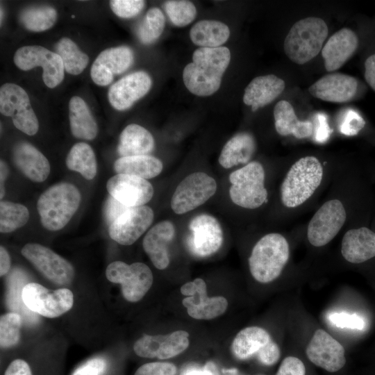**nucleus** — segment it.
I'll return each instance as SVG.
<instances>
[{
	"instance_id": "obj_1",
	"label": "nucleus",
	"mask_w": 375,
	"mask_h": 375,
	"mask_svg": "<svg viewBox=\"0 0 375 375\" xmlns=\"http://www.w3.org/2000/svg\"><path fill=\"white\" fill-rule=\"evenodd\" d=\"M230 60L231 52L226 47L196 49L192 62L188 64L183 72L185 87L197 96L212 95L219 90Z\"/></svg>"
},
{
	"instance_id": "obj_2",
	"label": "nucleus",
	"mask_w": 375,
	"mask_h": 375,
	"mask_svg": "<svg viewBox=\"0 0 375 375\" xmlns=\"http://www.w3.org/2000/svg\"><path fill=\"white\" fill-rule=\"evenodd\" d=\"M325 169L320 160L314 156L301 157L287 170L280 185L282 206L295 210L308 203L320 188Z\"/></svg>"
},
{
	"instance_id": "obj_3",
	"label": "nucleus",
	"mask_w": 375,
	"mask_h": 375,
	"mask_svg": "<svg viewBox=\"0 0 375 375\" xmlns=\"http://www.w3.org/2000/svg\"><path fill=\"white\" fill-rule=\"evenodd\" d=\"M290 258V245L284 235L269 233L260 238L249 258V271L259 283H268L282 273Z\"/></svg>"
},
{
	"instance_id": "obj_4",
	"label": "nucleus",
	"mask_w": 375,
	"mask_h": 375,
	"mask_svg": "<svg viewBox=\"0 0 375 375\" xmlns=\"http://www.w3.org/2000/svg\"><path fill=\"white\" fill-rule=\"evenodd\" d=\"M81 200L78 188L69 183H59L39 197L37 210L43 227L51 231L62 228L76 212Z\"/></svg>"
},
{
	"instance_id": "obj_5",
	"label": "nucleus",
	"mask_w": 375,
	"mask_h": 375,
	"mask_svg": "<svg viewBox=\"0 0 375 375\" xmlns=\"http://www.w3.org/2000/svg\"><path fill=\"white\" fill-rule=\"evenodd\" d=\"M328 35V26L321 18L310 17L295 22L284 41L286 56L292 62L303 65L322 49Z\"/></svg>"
},
{
	"instance_id": "obj_6",
	"label": "nucleus",
	"mask_w": 375,
	"mask_h": 375,
	"mask_svg": "<svg viewBox=\"0 0 375 375\" xmlns=\"http://www.w3.org/2000/svg\"><path fill=\"white\" fill-rule=\"evenodd\" d=\"M265 171L258 161H251L229 176V196L233 203L245 209H256L267 201Z\"/></svg>"
},
{
	"instance_id": "obj_7",
	"label": "nucleus",
	"mask_w": 375,
	"mask_h": 375,
	"mask_svg": "<svg viewBox=\"0 0 375 375\" xmlns=\"http://www.w3.org/2000/svg\"><path fill=\"white\" fill-rule=\"evenodd\" d=\"M344 203L338 198L326 200L314 213L306 230L309 243L315 247L328 244L338 234L347 221Z\"/></svg>"
},
{
	"instance_id": "obj_8",
	"label": "nucleus",
	"mask_w": 375,
	"mask_h": 375,
	"mask_svg": "<svg viewBox=\"0 0 375 375\" xmlns=\"http://www.w3.org/2000/svg\"><path fill=\"white\" fill-rule=\"evenodd\" d=\"M231 351L240 360L256 356L267 366L274 365L281 356L278 344L265 329L259 326H249L239 331L232 342Z\"/></svg>"
},
{
	"instance_id": "obj_9",
	"label": "nucleus",
	"mask_w": 375,
	"mask_h": 375,
	"mask_svg": "<svg viewBox=\"0 0 375 375\" xmlns=\"http://www.w3.org/2000/svg\"><path fill=\"white\" fill-rule=\"evenodd\" d=\"M106 274L108 281L121 285L124 299L130 302L142 299L153 280L151 270L142 262L128 265L122 261H114L108 265Z\"/></svg>"
},
{
	"instance_id": "obj_10",
	"label": "nucleus",
	"mask_w": 375,
	"mask_h": 375,
	"mask_svg": "<svg viewBox=\"0 0 375 375\" xmlns=\"http://www.w3.org/2000/svg\"><path fill=\"white\" fill-rule=\"evenodd\" d=\"M216 190L217 183L212 177L202 172L191 173L177 185L171 208L176 214H184L203 205Z\"/></svg>"
},
{
	"instance_id": "obj_11",
	"label": "nucleus",
	"mask_w": 375,
	"mask_h": 375,
	"mask_svg": "<svg viewBox=\"0 0 375 375\" xmlns=\"http://www.w3.org/2000/svg\"><path fill=\"white\" fill-rule=\"evenodd\" d=\"M0 112L10 117L14 126L28 135H35L39 128L38 118L26 92L19 85L6 83L0 88Z\"/></svg>"
},
{
	"instance_id": "obj_12",
	"label": "nucleus",
	"mask_w": 375,
	"mask_h": 375,
	"mask_svg": "<svg viewBox=\"0 0 375 375\" xmlns=\"http://www.w3.org/2000/svg\"><path fill=\"white\" fill-rule=\"evenodd\" d=\"M22 298L31 311L49 318L67 312L74 303L73 293L69 289L49 290L37 283H28L24 286Z\"/></svg>"
},
{
	"instance_id": "obj_13",
	"label": "nucleus",
	"mask_w": 375,
	"mask_h": 375,
	"mask_svg": "<svg viewBox=\"0 0 375 375\" xmlns=\"http://www.w3.org/2000/svg\"><path fill=\"white\" fill-rule=\"evenodd\" d=\"M15 65L27 71L35 67L43 69L42 79L49 88H54L63 80L64 65L56 53L41 46H24L19 48L13 58Z\"/></svg>"
},
{
	"instance_id": "obj_14",
	"label": "nucleus",
	"mask_w": 375,
	"mask_h": 375,
	"mask_svg": "<svg viewBox=\"0 0 375 375\" xmlns=\"http://www.w3.org/2000/svg\"><path fill=\"white\" fill-rule=\"evenodd\" d=\"M186 244L188 251L198 258L216 253L223 242V231L218 220L208 214L194 217L188 225Z\"/></svg>"
},
{
	"instance_id": "obj_15",
	"label": "nucleus",
	"mask_w": 375,
	"mask_h": 375,
	"mask_svg": "<svg viewBox=\"0 0 375 375\" xmlns=\"http://www.w3.org/2000/svg\"><path fill=\"white\" fill-rule=\"evenodd\" d=\"M21 253L45 277L58 285L69 284L74 277L72 265L50 249L36 243L24 246Z\"/></svg>"
},
{
	"instance_id": "obj_16",
	"label": "nucleus",
	"mask_w": 375,
	"mask_h": 375,
	"mask_svg": "<svg viewBox=\"0 0 375 375\" xmlns=\"http://www.w3.org/2000/svg\"><path fill=\"white\" fill-rule=\"evenodd\" d=\"M181 292L187 296L182 301L188 314L196 319H211L225 312L228 307L226 299L222 296L208 297L205 281L200 278L188 282L181 288Z\"/></svg>"
},
{
	"instance_id": "obj_17",
	"label": "nucleus",
	"mask_w": 375,
	"mask_h": 375,
	"mask_svg": "<svg viewBox=\"0 0 375 375\" xmlns=\"http://www.w3.org/2000/svg\"><path fill=\"white\" fill-rule=\"evenodd\" d=\"M154 218L147 206L129 207L109 226L110 237L122 245L133 244L147 230Z\"/></svg>"
},
{
	"instance_id": "obj_18",
	"label": "nucleus",
	"mask_w": 375,
	"mask_h": 375,
	"mask_svg": "<svg viewBox=\"0 0 375 375\" xmlns=\"http://www.w3.org/2000/svg\"><path fill=\"white\" fill-rule=\"evenodd\" d=\"M189 344V333L180 330L167 335H144L135 342L133 350L140 357L165 360L181 353Z\"/></svg>"
},
{
	"instance_id": "obj_19",
	"label": "nucleus",
	"mask_w": 375,
	"mask_h": 375,
	"mask_svg": "<svg viewBox=\"0 0 375 375\" xmlns=\"http://www.w3.org/2000/svg\"><path fill=\"white\" fill-rule=\"evenodd\" d=\"M306 353L310 362L329 372L339 371L346 362L343 346L322 328L314 333Z\"/></svg>"
},
{
	"instance_id": "obj_20",
	"label": "nucleus",
	"mask_w": 375,
	"mask_h": 375,
	"mask_svg": "<svg viewBox=\"0 0 375 375\" xmlns=\"http://www.w3.org/2000/svg\"><path fill=\"white\" fill-rule=\"evenodd\" d=\"M106 188L110 196L128 207L144 206L154 192L147 180L126 174H117L109 178Z\"/></svg>"
},
{
	"instance_id": "obj_21",
	"label": "nucleus",
	"mask_w": 375,
	"mask_h": 375,
	"mask_svg": "<svg viewBox=\"0 0 375 375\" xmlns=\"http://www.w3.org/2000/svg\"><path fill=\"white\" fill-rule=\"evenodd\" d=\"M133 52L126 46L106 49L94 61L90 76L97 85L106 86L113 79V76L126 71L133 64Z\"/></svg>"
},
{
	"instance_id": "obj_22",
	"label": "nucleus",
	"mask_w": 375,
	"mask_h": 375,
	"mask_svg": "<svg viewBox=\"0 0 375 375\" xmlns=\"http://www.w3.org/2000/svg\"><path fill=\"white\" fill-rule=\"evenodd\" d=\"M151 84V78L145 72L129 74L110 86L108 92L109 102L117 110H126L149 92Z\"/></svg>"
},
{
	"instance_id": "obj_23",
	"label": "nucleus",
	"mask_w": 375,
	"mask_h": 375,
	"mask_svg": "<svg viewBox=\"0 0 375 375\" xmlns=\"http://www.w3.org/2000/svg\"><path fill=\"white\" fill-rule=\"evenodd\" d=\"M358 90L357 80L342 73L326 74L312 84L308 91L314 97L332 103L351 101Z\"/></svg>"
},
{
	"instance_id": "obj_24",
	"label": "nucleus",
	"mask_w": 375,
	"mask_h": 375,
	"mask_svg": "<svg viewBox=\"0 0 375 375\" xmlns=\"http://www.w3.org/2000/svg\"><path fill=\"white\" fill-rule=\"evenodd\" d=\"M358 46V36L350 28H343L331 35L322 49L327 72L340 69L355 53Z\"/></svg>"
},
{
	"instance_id": "obj_25",
	"label": "nucleus",
	"mask_w": 375,
	"mask_h": 375,
	"mask_svg": "<svg viewBox=\"0 0 375 375\" xmlns=\"http://www.w3.org/2000/svg\"><path fill=\"white\" fill-rule=\"evenodd\" d=\"M175 235L174 224L164 220L153 226L143 239L142 247L153 265L165 269L169 264L168 246Z\"/></svg>"
},
{
	"instance_id": "obj_26",
	"label": "nucleus",
	"mask_w": 375,
	"mask_h": 375,
	"mask_svg": "<svg viewBox=\"0 0 375 375\" xmlns=\"http://www.w3.org/2000/svg\"><path fill=\"white\" fill-rule=\"evenodd\" d=\"M341 253L349 262L360 264L375 257V232L362 226L348 230L341 242Z\"/></svg>"
},
{
	"instance_id": "obj_27",
	"label": "nucleus",
	"mask_w": 375,
	"mask_h": 375,
	"mask_svg": "<svg viewBox=\"0 0 375 375\" xmlns=\"http://www.w3.org/2000/svg\"><path fill=\"white\" fill-rule=\"evenodd\" d=\"M16 167L30 180L42 182L50 173L47 158L35 147L28 142L17 143L12 151Z\"/></svg>"
},
{
	"instance_id": "obj_28",
	"label": "nucleus",
	"mask_w": 375,
	"mask_h": 375,
	"mask_svg": "<svg viewBox=\"0 0 375 375\" xmlns=\"http://www.w3.org/2000/svg\"><path fill=\"white\" fill-rule=\"evenodd\" d=\"M285 87L283 79L274 74L259 76L253 78L244 90L243 101L256 111L276 99Z\"/></svg>"
},
{
	"instance_id": "obj_29",
	"label": "nucleus",
	"mask_w": 375,
	"mask_h": 375,
	"mask_svg": "<svg viewBox=\"0 0 375 375\" xmlns=\"http://www.w3.org/2000/svg\"><path fill=\"white\" fill-rule=\"evenodd\" d=\"M274 118L275 129L280 135L305 139L314 134L313 123L310 120H299L288 101L281 100L275 105Z\"/></svg>"
},
{
	"instance_id": "obj_30",
	"label": "nucleus",
	"mask_w": 375,
	"mask_h": 375,
	"mask_svg": "<svg viewBox=\"0 0 375 375\" xmlns=\"http://www.w3.org/2000/svg\"><path fill=\"white\" fill-rule=\"evenodd\" d=\"M256 151L253 136L247 132H241L232 137L224 146L218 161L220 165L229 169L240 164L249 162Z\"/></svg>"
},
{
	"instance_id": "obj_31",
	"label": "nucleus",
	"mask_w": 375,
	"mask_h": 375,
	"mask_svg": "<svg viewBox=\"0 0 375 375\" xmlns=\"http://www.w3.org/2000/svg\"><path fill=\"white\" fill-rule=\"evenodd\" d=\"M154 146L153 137L148 130L131 124L120 134L117 153L121 157L149 155Z\"/></svg>"
},
{
	"instance_id": "obj_32",
	"label": "nucleus",
	"mask_w": 375,
	"mask_h": 375,
	"mask_svg": "<svg viewBox=\"0 0 375 375\" xmlns=\"http://www.w3.org/2000/svg\"><path fill=\"white\" fill-rule=\"evenodd\" d=\"M69 119L72 135L78 139L92 140L98 133L97 122L85 101L74 96L69 102Z\"/></svg>"
},
{
	"instance_id": "obj_33",
	"label": "nucleus",
	"mask_w": 375,
	"mask_h": 375,
	"mask_svg": "<svg viewBox=\"0 0 375 375\" xmlns=\"http://www.w3.org/2000/svg\"><path fill=\"white\" fill-rule=\"evenodd\" d=\"M117 174H126L149 179L159 175L163 168L161 160L150 155L120 157L113 165Z\"/></svg>"
},
{
	"instance_id": "obj_34",
	"label": "nucleus",
	"mask_w": 375,
	"mask_h": 375,
	"mask_svg": "<svg viewBox=\"0 0 375 375\" xmlns=\"http://www.w3.org/2000/svg\"><path fill=\"white\" fill-rule=\"evenodd\" d=\"M230 30L225 24L215 20H201L197 22L190 31L192 42L204 48L221 47L228 39Z\"/></svg>"
},
{
	"instance_id": "obj_35",
	"label": "nucleus",
	"mask_w": 375,
	"mask_h": 375,
	"mask_svg": "<svg viewBox=\"0 0 375 375\" xmlns=\"http://www.w3.org/2000/svg\"><path fill=\"white\" fill-rule=\"evenodd\" d=\"M27 281L26 273L21 269H13L7 278V303L12 312L19 314L28 324L37 322V315L31 311L25 305L22 298V291Z\"/></svg>"
},
{
	"instance_id": "obj_36",
	"label": "nucleus",
	"mask_w": 375,
	"mask_h": 375,
	"mask_svg": "<svg viewBox=\"0 0 375 375\" xmlns=\"http://www.w3.org/2000/svg\"><path fill=\"white\" fill-rule=\"evenodd\" d=\"M66 165L88 180L93 179L97 174L95 154L92 147L85 142L76 143L72 147L66 158Z\"/></svg>"
},
{
	"instance_id": "obj_37",
	"label": "nucleus",
	"mask_w": 375,
	"mask_h": 375,
	"mask_svg": "<svg viewBox=\"0 0 375 375\" xmlns=\"http://www.w3.org/2000/svg\"><path fill=\"white\" fill-rule=\"evenodd\" d=\"M56 53L61 58L65 70L72 75L81 74L88 65L89 57L74 42L64 37L55 45Z\"/></svg>"
},
{
	"instance_id": "obj_38",
	"label": "nucleus",
	"mask_w": 375,
	"mask_h": 375,
	"mask_svg": "<svg viewBox=\"0 0 375 375\" xmlns=\"http://www.w3.org/2000/svg\"><path fill=\"white\" fill-rule=\"evenodd\" d=\"M20 22L31 31L41 32L51 28L56 22L57 11L49 6H32L20 14Z\"/></svg>"
},
{
	"instance_id": "obj_39",
	"label": "nucleus",
	"mask_w": 375,
	"mask_h": 375,
	"mask_svg": "<svg viewBox=\"0 0 375 375\" xmlns=\"http://www.w3.org/2000/svg\"><path fill=\"white\" fill-rule=\"evenodd\" d=\"M29 219L28 208L18 203H0V231L10 233L24 226Z\"/></svg>"
},
{
	"instance_id": "obj_40",
	"label": "nucleus",
	"mask_w": 375,
	"mask_h": 375,
	"mask_svg": "<svg viewBox=\"0 0 375 375\" xmlns=\"http://www.w3.org/2000/svg\"><path fill=\"white\" fill-rule=\"evenodd\" d=\"M165 19L158 8H150L137 28V36L144 44L154 42L159 38L165 28Z\"/></svg>"
},
{
	"instance_id": "obj_41",
	"label": "nucleus",
	"mask_w": 375,
	"mask_h": 375,
	"mask_svg": "<svg viewBox=\"0 0 375 375\" xmlns=\"http://www.w3.org/2000/svg\"><path fill=\"white\" fill-rule=\"evenodd\" d=\"M164 9L172 23L179 27L190 24L197 15L194 3L190 1H167L164 4Z\"/></svg>"
},
{
	"instance_id": "obj_42",
	"label": "nucleus",
	"mask_w": 375,
	"mask_h": 375,
	"mask_svg": "<svg viewBox=\"0 0 375 375\" xmlns=\"http://www.w3.org/2000/svg\"><path fill=\"white\" fill-rule=\"evenodd\" d=\"M22 316L15 312L6 313L0 318V344L3 348L15 345L20 337Z\"/></svg>"
},
{
	"instance_id": "obj_43",
	"label": "nucleus",
	"mask_w": 375,
	"mask_h": 375,
	"mask_svg": "<svg viewBox=\"0 0 375 375\" xmlns=\"http://www.w3.org/2000/svg\"><path fill=\"white\" fill-rule=\"evenodd\" d=\"M142 0H112L109 4L112 12L122 18H131L139 14L144 6Z\"/></svg>"
},
{
	"instance_id": "obj_44",
	"label": "nucleus",
	"mask_w": 375,
	"mask_h": 375,
	"mask_svg": "<svg viewBox=\"0 0 375 375\" xmlns=\"http://www.w3.org/2000/svg\"><path fill=\"white\" fill-rule=\"evenodd\" d=\"M176 370L173 363L153 362L140 366L134 375H176Z\"/></svg>"
},
{
	"instance_id": "obj_45",
	"label": "nucleus",
	"mask_w": 375,
	"mask_h": 375,
	"mask_svg": "<svg viewBox=\"0 0 375 375\" xmlns=\"http://www.w3.org/2000/svg\"><path fill=\"white\" fill-rule=\"evenodd\" d=\"M365 124L362 117L356 110L348 109L344 114L340 131L345 135H353L362 129Z\"/></svg>"
},
{
	"instance_id": "obj_46",
	"label": "nucleus",
	"mask_w": 375,
	"mask_h": 375,
	"mask_svg": "<svg viewBox=\"0 0 375 375\" xmlns=\"http://www.w3.org/2000/svg\"><path fill=\"white\" fill-rule=\"evenodd\" d=\"M128 208L112 196L108 197L103 208V215L106 224L109 226Z\"/></svg>"
},
{
	"instance_id": "obj_47",
	"label": "nucleus",
	"mask_w": 375,
	"mask_h": 375,
	"mask_svg": "<svg viewBox=\"0 0 375 375\" xmlns=\"http://www.w3.org/2000/svg\"><path fill=\"white\" fill-rule=\"evenodd\" d=\"M276 375H306V368L298 358L288 356L282 361Z\"/></svg>"
},
{
	"instance_id": "obj_48",
	"label": "nucleus",
	"mask_w": 375,
	"mask_h": 375,
	"mask_svg": "<svg viewBox=\"0 0 375 375\" xmlns=\"http://www.w3.org/2000/svg\"><path fill=\"white\" fill-rule=\"evenodd\" d=\"M331 322L340 328H350L362 329L364 326L362 319L356 315H347L346 313H335L330 317Z\"/></svg>"
},
{
	"instance_id": "obj_49",
	"label": "nucleus",
	"mask_w": 375,
	"mask_h": 375,
	"mask_svg": "<svg viewBox=\"0 0 375 375\" xmlns=\"http://www.w3.org/2000/svg\"><path fill=\"white\" fill-rule=\"evenodd\" d=\"M106 367V362L103 359L94 358L78 367L72 375H101Z\"/></svg>"
},
{
	"instance_id": "obj_50",
	"label": "nucleus",
	"mask_w": 375,
	"mask_h": 375,
	"mask_svg": "<svg viewBox=\"0 0 375 375\" xmlns=\"http://www.w3.org/2000/svg\"><path fill=\"white\" fill-rule=\"evenodd\" d=\"M314 134L318 142H324L327 140L331 130L327 123V118L324 113H317L315 116Z\"/></svg>"
},
{
	"instance_id": "obj_51",
	"label": "nucleus",
	"mask_w": 375,
	"mask_h": 375,
	"mask_svg": "<svg viewBox=\"0 0 375 375\" xmlns=\"http://www.w3.org/2000/svg\"><path fill=\"white\" fill-rule=\"evenodd\" d=\"M4 375H32L27 362L21 359L13 360L7 367Z\"/></svg>"
},
{
	"instance_id": "obj_52",
	"label": "nucleus",
	"mask_w": 375,
	"mask_h": 375,
	"mask_svg": "<svg viewBox=\"0 0 375 375\" xmlns=\"http://www.w3.org/2000/svg\"><path fill=\"white\" fill-rule=\"evenodd\" d=\"M365 78L375 91V53L369 56L365 62Z\"/></svg>"
},
{
	"instance_id": "obj_53",
	"label": "nucleus",
	"mask_w": 375,
	"mask_h": 375,
	"mask_svg": "<svg viewBox=\"0 0 375 375\" xmlns=\"http://www.w3.org/2000/svg\"><path fill=\"white\" fill-rule=\"evenodd\" d=\"M10 267V258L7 250L3 247H0V275L3 276L9 272Z\"/></svg>"
},
{
	"instance_id": "obj_54",
	"label": "nucleus",
	"mask_w": 375,
	"mask_h": 375,
	"mask_svg": "<svg viewBox=\"0 0 375 375\" xmlns=\"http://www.w3.org/2000/svg\"><path fill=\"white\" fill-rule=\"evenodd\" d=\"M183 375H217L213 368V365H211L210 363H208L202 369H190L185 372Z\"/></svg>"
},
{
	"instance_id": "obj_55",
	"label": "nucleus",
	"mask_w": 375,
	"mask_h": 375,
	"mask_svg": "<svg viewBox=\"0 0 375 375\" xmlns=\"http://www.w3.org/2000/svg\"><path fill=\"white\" fill-rule=\"evenodd\" d=\"M0 167H1V169H0V187H1L0 188H1V192H0V194H1V199H2L3 197V196H4V194H5L4 182L6 181V178L8 176V167H7L6 164L3 160H1Z\"/></svg>"
},
{
	"instance_id": "obj_56",
	"label": "nucleus",
	"mask_w": 375,
	"mask_h": 375,
	"mask_svg": "<svg viewBox=\"0 0 375 375\" xmlns=\"http://www.w3.org/2000/svg\"><path fill=\"white\" fill-rule=\"evenodd\" d=\"M2 16H3V12H2V8H1V22H2Z\"/></svg>"
},
{
	"instance_id": "obj_57",
	"label": "nucleus",
	"mask_w": 375,
	"mask_h": 375,
	"mask_svg": "<svg viewBox=\"0 0 375 375\" xmlns=\"http://www.w3.org/2000/svg\"><path fill=\"white\" fill-rule=\"evenodd\" d=\"M72 18H74V15H72Z\"/></svg>"
}]
</instances>
